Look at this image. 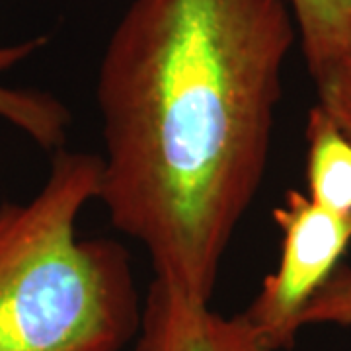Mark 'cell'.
<instances>
[{"instance_id": "4", "label": "cell", "mask_w": 351, "mask_h": 351, "mask_svg": "<svg viewBox=\"0 0 351 351\" xmlns=\"http://www.w3.org/2000/svg\"><path fill=\"white\" fill-rule=\"evenodd\" d=\"M135 351H269L240 313L225 316L211 302L188 299L152 281Z\"/></svg>"}, {"instance_id": "3", "label": "cell", "mask_w": 351, "mask_h": 351, "mask_svg": "<svg viewBox=\"0 0 351 351\" xmlns=\"http://www.w3.org/2000/svg\"><path fill=\"white\" fill-rule=\"evenodd\" d=\"M281 230V256L274 274L244 311L246 320L269 351L295 343L301 314L339 267L351 244V215L336 213L299 189H289L274 209Z\"/></svg>"}, {"instance_id": "1", "label": "cell", "mask_w": 351, "mask_h": 351, "mask_svg": "<svg viewBox=\"0 0 351 351\" xmlns=\"http://www.w3.org/2000/svg\"><path fill=\"white\" fill-rule=\"evenodd\" d=\"M295 39L287 0H131L106 45L98 199L188 299L213 301L262 188Z\"/></svg>"}, {"instance_id": "6", "label": "cell", "mask_w": 351, "mask_h": 351, "mask_svg": "<svg viewBox=\"0 0 351 351\" xmlns=\"http://www.w3.org/2000/svg\"><path fill=\"white\" fill-rule=\"evenodd\" d=\"M313 78L351 45V0H287Z\"/></svg>"}, {"instance_id": "10", "label": "cell", "mask_w": 351, "mask_h": 351, "mask_svg": "<svg viewBox=\"0 0 351 351\" xmlns=\"http://www.w3.org/2000/svg\"><path fill=\"white\" fill-rule=\"evenodd\" d=\"M39 45H41L39 39L24 41V43H18V45H0V71H6L16 63L24 61L25 57L32 55Z\"/></svg>"}, {"instance_id": "5", "label": "cell", "mask_w": 351, "mask_h": 351, "mask_svg": "<svg viewBox=\"0 0 351 351\" xmlns=\"http://www.w3.org/2000/svg\"><path fill=\"white\" fill-rule=\"evenodd\" d=\"M306 195L351 215V141L318 104L306 117Z\"/></svg>"}, {"instance_id": "7", "label": "cell", "mask_w": 351, "mask_h": 351, "mask_svg": "<svg viewBox=\"0 0 351 351\" xmlns=\"http://www.w3.org/2000/svg\"><path fill=\"white\" fill-rule=\"evenodd\" d=\"M0 117L24 131L47 151L63 149L71 112L47 92L0 86Z\"/></svg>"}, {"instance_id": "8", "label": "cell", "mask_w": 351, "mask_h": 351, "mask_svg": "<svg viewBox=\"0 0 351 351\" xmlns=\"http://www.w3.org/2000/svg\"><path fill=\"white\" fill-rule=\"evenodd\" d=\"M301 328L336 324L351 328V267L339 265L302 311Z\"/></svg>"}, {"instance_id": "2", "label": "cell", "mask_w": 351, "mask_h": 351, "mask_svg": "<svg viewBox=\"0 0 351 351\" xmlns=\"http://www.w3.org/2000/svg\"><path fill=\"white\" fill-rule=\"evenodd\" d=\"M100 172L98 154L59 149L32 199L0 205V351H121L137 338L129 252L76 232Z\"/></svg>"}, {"instance_id": "9", "label": "cell", "mask_w": 351, "mask_h": 351, "mask_svg": "<svg viewBox=\"0 0 351 351\" xmlns=\"http://www.w3.org/2000/svg\"><path fill=\"white\" fill-rule=\"evenodd\" d=\"M313 80L318 106L351 141V45Z\"/></svg>"}]
</instances>
